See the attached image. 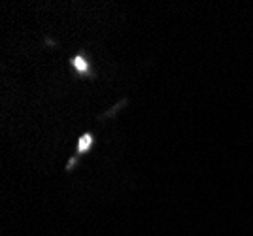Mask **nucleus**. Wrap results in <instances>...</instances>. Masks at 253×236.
<instances>
[{
	"mask_svg": "<svg viewBox=\"0 0 253 236\" xmlns=\"http://www.w3.org/2000/svg\"><path fill=\"white\" fill-rule=\"evenodd\" d=\"M91 144H93V136L91 134H84L82 138H80V146H78V155H82L84 151H87L91 148Z\"/></svg>",
	"mask_w": 253,
	"mask_h": 236,
	"instance_id": "f257e3e1",
	"label": "nucleus"
},
{
	"mask_svg": "<svg viewBox=\"0 0 253 236\" xmlns=\"http://www.w3.org/2000/svg\"><path fill=\"white\" fill-rule=\"evenodd\" d=\"M72 65L76 66V70H80V72H89V65H87V61H85L84 57H74L72 59Z\"/></svg>",
	"mask_w": 253,
	"mask_h": 236,
	"instance_id": "f03ea898",
	"label": "nucleus"
}]
</instances>
